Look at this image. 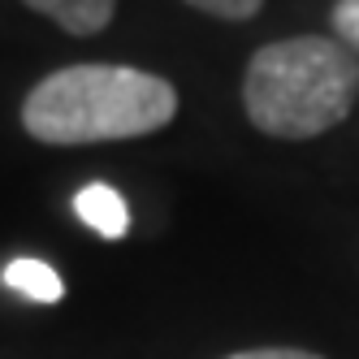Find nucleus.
<instances>
[{
  "instance_id": "1",
  "label": "nucleus",
  "mask_w": 359,
  "mask_h": 359,
  "mask_svg": "<svg viewBox=\"0 0 359 359\" xmlns=\"http://www.w3.org/2000/svg\"><path fill=\"white\" fill-rule=\"evenodd\" d=\"M177 117V87L135 65H65L22 100L27 135L53 147L121 143L156 135Z\"/></svg>"
},
{
  "instance_id": "2",
  "label": "nucleus",
  "mask_w": 359,
  "mask_h": 359,
  "mask_svg": "<svg viewBox=\"0 0 359 359\" xmlns=\"http://www.w3.org/2000/svg\"><path fill=\"white\" fill-rule=\"evenodd\" d=\"M359 95V57L342 39L294 35L255 48L243 74L247 121L273 139H316L342 126Z\"/></svg>"
},
{
  "instance_id": "3",
  "label": "nucleus",
  "mask_w": 359,
  "mask_h": 359,
  "mask_svg": "<svg viewBox=\"0 0 359 359\" xmlns=\"http://www.w3.org/2000/svg\"><path fill=\"white\" fill-rule=\"evenodd\" d=\"M74 212L87 229H95L100 238H126L130 234V208L109 182H87L74 195Z\"/></svg>"
},
{
  "instance_id": "4",
  "label": "nucleus",
  "mask_w": 359,
  "mask_h": 359,
  "mask_svg": "<svg viewBox=\"0 0 359 359\" xmlns=\"http://www.w3.org/2000/svg\"><path fill=\"white\" fill-rule=\"evenodd\" d=\"M22 5L43 13V18H53L69 35H100L113 22L117 0H22Z\"/></svg>"
},
{
  "instance_id": "5",
  "label": "nucleus",
  "mask_w": 359,
  "mask_h": 359,
  "mask_svg": "<svg viewBox=\"0 0 359 359\" xmlns=\"http://www.w3.org/2000/svg\"><path fill=\"white\" fill-rule=\"evenodd\" d=\"M5 286L18 290V294H27L31 303H61L65 299V281L53 264H43L35 260V255H22V260H13L5 269Z\"/></svg>"
},
{
  "instance_id": "6",
  "label": "nucleus",
  "mask_w": 359,
  "mask_h": 359,
  "mask_svg": "<svg viewBox=\"0 0 359 359\" xmlns=\"http://www.w3.org/2000/svg\"><path fill=\"white\" fill-rule=\"evenodd\" d=\"M329 27L359 57V0H338V5L329 9Z\"/></svg>"
},
{
  "instance_id": "7",
  "label": "nucleus",
  "mask_w": 359,
  "mask_h": 359,
  "mask_svg": "<svg viewBox=\"0 0 359 359\" xmlns=\"http://www.w3.org/2000/svg\"><path fill=\"white\" fill-rule=\"evenodd\" d=\"M187 5H191V9H199V13L225 18V22H247V18L260 13L264 0H187Z\"/></svg>"
},
{
  "instance_id": "8",
  "label": "nucleus",
  "mask_w": 359,
  "mask_h": 359,
  "mask_svg": "<svg viewBox=\"0 0 359 359\" xmlns=\"http://www.w3.org/2000/svg\"><path fill=\"white\" fill-rule=\"evenodd\" d=\"M225 359H325L312 351H299V346H255V351H234Z\"/></svg>"
}]
</instances>
